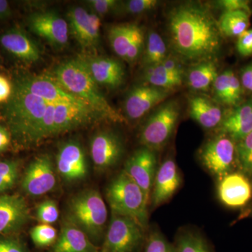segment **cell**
I'll return each instance as SVG.
<instances>
[{"label":"cell","mask_w":252,"mask_h":252,"mask_svg":"<svg viewBox=\"0 0 252 252\" xmlns=\"http://www.w3.org/2000/svg\"><path fill=\"white\" fill-rule=\"evenodd\" d=\"M28 26L33 33L41 36L55 47L62 48L69 41L67 21L53 11L32 14L28 19Z\"/></svg>","instance_id":"16"},{"label":"cell","mask_w":252,"mask_h":252,"mask_svg":"<svg viewBox=\"0 0 252 252\" xmlns=\"http://www.w3.org/2000/svg\"><path fill=\"white\" fill-rule=\"evenodd\" d=\"M235 142L229 136L220 133L207 141L200 149V161L219 180L233 170L237 157Z\"/></svg>","instance_id":"8"},{"label":"cell","mask_w":252,"mask_h":252,"mask_svg":"<svg viewBox=\"0 0 252 252\" xmlns=\"http://www.w3.org/2000/svg\"><path fill=\"white\" fill-rule=\"evenodd\" d=\"M13 92V84L11 81L0 75V104H4L9 100Z\"/></svg>","instance_id":"44"},{"label":"cell","mask_w":252,"mask_h":252,"mask_svg":"<svg viewBox=\"0 0 252 252\" xmlns=\"http://www.w3.org/2000/svg\"><path fill=\"white\" fill-rule=\"evenodd\" d=\"M67 19L69 31L81 47L86 51L95 49L99 40V16L81 6H74L68 11Z\"/></svg>","instance_id":"11"},{"label":"cell","mask_w":252,"mask_h":252,"mask_svg":"<svg viewBox=\"0 0 252 252\" xmlns=\"http://www.w3.org/2000/svg\"><path fill=\"white\" fill-rule=\"evenodd\" d=\"M106 198L112 213L131 217L147 229L149 200L142 189L124 170L107 186Z\"/></svg>","instance_id":"5"},{"label":"cell","mask_w":252,"mask_h":252,"mask_svg":"<svg viewBox=\"0 0 252 252\" xmlns=\"http://www.w3.org/2000/svg\"><path fill=\"white\" fill-rule=\"evenodd\" d=\"M31 236L36 246L45 248L56 243L58 238L57 230L51 225L41 223L31 230Z\"/></svg>","instance_id":"35"},{"label":"cell","mask_w":252,"mask_h":252,"mask_svg":"<svg viewBox=\"0 0 252 252\" xmlns=\"http://www.w3.org/2000/svg\"><path fill=\"white\" fill-rule=\"evenodd\" d=\"M180 114V106L174 100L158 107L141 130L140 142L142 147L154 152L163 148L173 135Z\"/></svg>","instance_id":"7"},{"label":"cell","mask_w":252,"mask_h":252,"mask_svg":"<svg viewBox=\"0 0 252 252\" xmlns=\"http://www.w3.org/2000/svg\"><path fill=\"white\" fill-rule=\"evenodd\" d=\"M144 44L143 31L138 26L135 24L125 61L130 63L137 61L143 51Z\"/></svg>","instance_id":"38"},{"label":"cell","mask_w":252,"mask_h":252,"mask_svg":"<svg viewBox=\"0 0 252 252\" xmlns=\"http://www.w3.org/2000/svg\"><path fill=\"white\" fill-rule=\"evenodd\" d=\"M144 77L149 85L169 91L182 85L183 73L171 72L158 64L146 67Z\"/></svg>","instance_id":"27"},{"label":"cell","mask_w":252,"mask_h":252,"mask_svg":"<svg viewBox=\"0 0 252 252\" xmlns=\"http://www.w3.org/2000/svg\"><path fill=\"white\" fill-rule=\"evenodd\" d=\"M54 78L67 92L89 104L104 120L114 123L127 121L109 104L79 57L60 64L55 70Z\"/></svg>","instance_id":"3"},{"label":"cell","mask_w":252,"mask_h":252,"mask_svg":"<svg viewBox=\"0 0 252 252\" xmlns=\"http://www.w3.org/2000/svg\"><path fill=\"white\" fill-rule=\"evenodd\" d=\"M50 104L14 81L12 94L4 104L1 116L16 146L26 148L34 145L36 132Z\"/></svg>","instance_id":"2"},{"label":"cell","mask_w":252,"mask_h":252,"mask_svg":"<svg viewBox=\"0 0 252 252\" xmlns=\"http://www.w3.org/2000/svg\"><path fill=\"white\" fill-rule=\"evenodd\" d=\"M36 217L39 221L44 224H52L59 218V210L54 200H47L41 202L36 209Z\"/></svg>","instance_id":"37"},{"label":"cell","mask_w":252,"mask_h":252,"mask_svg":"<svg viewBox=\"0 0 252 252\" xmlns=\"http://www.w3.org/2000/svg\"><path fill=\"white\" fill-rule=\"evenodd\" d=\"M236 48L239 54L241 56H252V29L247 30L238 36Z\"/></svg>","instance_id":"42"},{"label":"cell","mask_w":252,"mask_h":252,"mask_svg":"<svg viewBox=\"0 0 252 252\" xmlns=\"http://www.w3.org/2000/svg\"><path fill=\"white\" fill-rule=\"evenodd\" d=\"M168 29L172 47L187 61H210L220 52L222 41L218 22L203 5L189 3L173 8Z\"/></svg>","instance_id":"1"},{"label":"cell","mask_w":252,"mask_h":252,"mask_svg":"<svg viewBox=\"0 0 252 252\" xmlns=\"http://www.w3.org/2000/svg\"><path fill=\"white\" fill-rule=\"evenodd\" d=\"M158 167L155 152L144 147L129 157L124 167V171L142 189L149 203Z\"/></svg>","instance_id":"14"},{"label":"cell","mask_w":252,"mask_h":252,"mask_svg":"<svg viewBox=\"0 0 252 252\" xmlns=\"http://www.w3.org/2000/svg\"><path fill=\"white\" fill-rule=\"evenodd\" d=\"M99 250L82 231L64 220L53 252H99Z\"/></svg>","instance_id":"24"},{"label":"cell","mask_w":252,"mask_h":252,"mask_svg":"<svg viewBox=\"0 0 252 252\" xmlns=\"http://www.w3.org/2000/svg\"><path fill=\"white\" fill-rule=\"evenodd\" d=\"M79 58L97 85L117 89L124 84L125 69L122 63L117 60L94 55H83Z\"/></svg>","instance_id":"18"},{"label":"cell","mask_w":252,"mask_h":252,"mask_svg":"<svg viewBox=\"0 0 252 252\" xmlns=\"http://www.w3.org/2000/svg\"><path fill=\"white\" fill-rule=\"evenodd\" d=\"M143 252H176V250L175 245L157 228L152 230L146 238Z\"/></svg>","instance_id":"36"},{"label":"cell","mask_w":252,"mask_h":252,"mask_svg":"<svg viewBox=\"0 0 252 252\" xmlns=\"http://www.w3.org/2000/svg\"><path fill=\"white\" fill-rule=\"evenodd\" d=\"M237 160L243 171L252 177V132L236 145Z\"/></svg>","instance_id":"34"},{"label":"cell","mask_w":252,"mask_h":252,"mask_svg":"<svg viewBox=\"0 0 252 252\" xmlns=\"http://www.w3.org/2000/svg\"><path fill=\"white\" fill-rule=\"evenodd\" d=\"M167 46L161 36L154 31L149 32L143 57L146 67L156 65L167 59Z\"/></svg>","instance_id":"32"},{"label":"cell","mask_w":252,"mask_h":252,"mask_svg":"<svg viewBox=\"0 0 252 252\" xmlns=\"http://www.w3.org/2000/svg\"><path fill=\"white\" fill-rule=\"evenodd\" d=\"M124 152L122 138L114 131H100L91 140V158L99 171H107L117 165L122 160Z\"/></svg>","instance_id":"12"},{"label":"cell","mask_w":252,"mask_h":252,"mask_svg":"<svg viewBox=\"0 0 252 252\" xmlns=\"http://www.w3.org/2000/svg\"><path fill=\"white\" fill-rule=\"evenodd\" d=\"M0 44L9 54L26 63H35L41 58L39 46L19 28H13L0 36Z\"/></svg>","instance_id":"22"},{"label":"cell","mask_w":252,"mask_h":252,"mask_svg":"<svg viewBox=\"0 0 252 252\" xmlns=\"http://www.w3.org/2000/svg\"><path fill=\"white\" fill-rule=\"evenodd\" d=\"M169 91L151 85L135 86L129 92L125 101L126 116L131 120L143 117L154 107L163 102Z\"/></svg>","instance_id":"20"},{"label":"cell","mask_w":252,"mask_h":252,"mask_svg":"<svg viewBox=\"0 0 252 252\" xmlns=\"http://www.w3.org/2000/svg\"><path fill=\"white\" fill-rule=\"evenodd\" d=\"M104 120L85 102L56 104L50 137Z\"/></svg>","instance_id":"9"},{"label":"cell","mask_w":252,"mask_h":252,"mask_svg":"<svg viewBox=\"0 0 252 252\" xmlns=\"http://www.w3.org/2000/svg\"><path fill=\"white\" fill-rule=\"evenodd\" d=\"M31 211L26 200L19 195H0V235L16 233L30 220Z\"/></svg>","instance_id":"19"},{"label":"cell","mask_w":252,"mask_h":252,"mask_svg":"<svg viewBox=\"0 0 252 252\" xmlns=\"http://www.w3.org/2000/svg\"><path fill=\"white\" fill-rule=\"evenodd\" d=\"M88 5L97 16H103L120 8L121 1L116 0H89Z\"/></svg>","instance_id":"40"},{"label":"cell","mask_w":252,"mask_h":252,"mask_svg":"<svg viewBox=\"0 0 252 252\" xmlns=\"http://www.w3.org/2000/svg\"><path fill=\"white\" fill-rule=\"evenodd\" d=\"M107 217V206L100 193L86 189L69 199L64 220L82 230L94 243L104 239Z\"/></svg>","instance_id":"4"},{"label":"cell","mask_w":252,"mask_h":252,"mask_svg":"<svg viewBox=\"0 0 252 252\" xmlns=\"http://www.w3.org/2000/svg\"><path fill=\"white\" fill-rule=\"evenodd\" d=\"M11 15V8L9 2L5 0H0V19L9 17Z\"/></svg>","instance_id":"47"},{"label":"cell","mask_w":252,"mask_h":252,"mask_svg":"<svg viewBox=\"0 0 252 252\" xmlns=\"http://www.w3.org/2000/svg\"><path fill=\"white\" fill-rule=\"evenodd\" d=\"M56 167L64 182L74 183L84 180L89 173L85 151L77 140L61 144L56 157Z\"/></svg>","instance_id":"13"},{"label":"cell","mask_w":252,"mask_h":252,"mask_svg":"<svg viewBox=\"0 0 252 252\" xmlns=\"http://www.w3.org/2000/svg\"><path fill=\"white\" fill-rule=\"evenodd\" d=\"M174 245L176 252H212L203 235L190 228L180 230Z\"/></svg>","instance_id":"30"},{"label":"cell","mask_w":252,"mask_h":252,"mask_svg":"<svg viewBox=\"0 0 252 252\" xmlns=\"http://www.w3.org/2000/svg\"><path fill=\"white\" fill-rule=\"evenodd\" d=\"M218 24L220 32L223 35L238 37L250 27V14L243 11L223 12Z\"/></svg>","instance_id":"29"},{"label":"cell","mask_w":252,"mask_h":252,"mask_svg":"<svg viewBox=\"0 0 252 252\" xmlns=\"http://www.w3.org/2000/svg\"><path fill=\"white\" fill-rule=\"evenodd\" d=\"M135 24H120L112 26L109 31V41L113 51L126 60Z\"/></svg>","instance_id":"31"},{"label":"cell","mask_w":252,"mask_h":252,"mask_svg":"<svg viewBox=\"0 0 252 252\" xmlns=\"http://www.w3.org/2000/svg\"><path fill=\"white\" fill-rule=\"evenodd\" d=\"M216 4L224 12L228 11H243L250 14V3L245 0H220L217 1Z\"/></svg>","instance_id":"41"},{"label":"cell","mask_w":252,"mask_h":252,"mask_svg":"<svg viewBox=\"0 0 252 252\" xmlns=\"http://www.w3.org/2000/svg\"><path fill=\"white\" fill-rule=\"evenodd\" d=\"M189 109L190 117L205 129L215 128L223 121L220 107L202 96L190 97Z\"/></svg>","instance_id":"25"},{"label":"cell","mask_w":252,"mask_h":252,"mask_svg":"<svg viewBox=\"0 0 252 252\" xmlns=\"http://www.w3.org/2000/svg\"><path fill=\"white\" fill-rule=\"evenodd\" d=\"M145 228L131 217L112 213L102 252H138L145 243Z\"/></svg>","instance_id":"6"},{"label":"cell","mask_w":252,"mask_h":252,"mask_svg":"<svg viewBox=\"0 0 252 252\" xmlns=\"http://www.w3.org/2000/svg\"><path fill=\"white\" fill-rule=\"evenodd\" d=\"M252 132V100L233 111L220 123V133L229 136L235 142L243 140Z\"/></svg>","instance_id":"23"},{"label":"cell","mask_w":252,"mask_h":252,"mask_svg":"<svg viewBox=\"0 0 252 252\" xmlns=\"http://www.w3.org/2000/svg\"><path fill=\"white\" fill-rule=\"evenodd\" d=\"M182 177L173 158L165 159L158 167L150 196L153 208L167 203L175 195L182 185Z\"/></svg>","instance_id":"17"},{"label":"cell","mask_w":252,"mask_h":252,"mask_svg":"<svg viewBox=\"0 0 252 252\" xmlns=\"http://www.w3.org/2000/svg\"><path fill=\"white\" fill-rule=\"evenodd\" d=\"M99 252H101L100 250H99Z\"/></svg>","instance_id":"48"},{"label":"cell","mask_w":252,"mask_h":252,"mask_svg":"<svg viewBox=\"0 0 252 252\" xmlns=\"http://www.w3.org/2000/svg\"><path fill=\"white\" fill-rule=\"evenodd\" d=\"M20 162L16 160L0 161V195L11 190L19 177Z\"/></svg>","instance_id":"33"},{"label":"cell","mask_w":252,"mask_h":252,"mask_svg":"<svg viewBox=\"0 0 252 252\" xmlns=\"http://www.w3.org/2000/svg\"><path fill=\"white\" fill-rule=\"evenodd\" d=\"M0 252H28L26 247L18 239L0 238Z\"/></svg>","instance_id":"43"},{"label":"cell","mask_w":252,"mask_h":252,"mask_svg":"<svg viewBox=\"0 0 252 252\" xmlns=\"http://www.w3.org/2000/svg\"><path fill=\"white\" fill-rule=\"evenodd\" d=\"M57 184L52 158L48 154L36 157L23 175L21 188L32 197L41 196L54 190Z\"/></svg>","instance_id":"10"},{"label":"cell","mask_w":252,"mask_h":252,"mask_svg":"<svg viewBox=\"0 0 252 252\" xmlns=\"http://www.w3.org/2000/svg\"><path fill=\"white\" fill-rule=\"evenodd\" d=\"M218 75L216 64L213 61L200 62L189 72V87L195 91H206Z\"/></svg>","instance_id":"28"},{"label":"cell","mask_w":252,"mask_h":252,"mask_svg":"<svg viewBox=\"0 0 252 252\" xmlns=\"http://www.w3.org/2000/svg\"><path fill=\"white\" fill-rule=\"evenodd\" d=\"M159 4L157 0H130L121 2L119 9L130 14H141L155 9Z\"/></svg>","instance_id":"39"},{"label":"cell","mask_w":252,"mask_h":252,"mask_svg":"<svg viewBox=\"0 0 252 252\" xmlns=\"http://www.w3.org/2000/svg\"><path fill=\"white\" fill-rule=\"evenodd\" d=\"M217 190L220 201L231 208L245 206L252 198V183L240 172H230L222 177Z\"/></svg>","instance_id":"21"},{"label":"cell","mask_w":252,"mask_h":252,"mask_svg":"<svg viewBox=\"0 0 252 252\" xmlns=\"http://www.w3.org/2000/svg\"><path fill=\"white\" fill-rule=\"evenodd\" d=\"M213 88L216 98L222 104L235 106L241 100V83L230 69L217 76Z\"/></svg>","instance_id":"26"},{"label":"cell","mask_w":252,"mask_h":252,"mask_svg":"<svg viewBox=\"0 0 252 252\" xmlns=\"http://www.w3.org/2000/svg\"><path fill=\"white\" fill-rule=\"evenodd\" d=\"M11 140L12 138L9 129L6 126L0 124V153L7 150Z\"/></svg>","instance_id":"45"},{"label":"cell","mask_w":252,"mask_h":252,"mask_svg":"<svg viewBox=\"0 0 252 252\" xmlns=\"http://www.w3.org/2000/svg\"><path fill=\"white\" fill-rule=\"evenodd\" d=\"M16 81L31 94L49 103L85 102L67 92L55 78L44 75H24L18 77Z\"/></svg>","instance_id":"15"},{"label":"cell","mask_w":252,"mask_h":252,"mask_svg":"<svg viewBox=\"0 0 252 252\" xmlns=\"http://www.w3.org/2000/svg\"><path fill=\"white\" fill-rule=\"evenodd\" d=\"M240 78V83L243 87L247 90L252 91V63L243 68Z\"/></svg>","instance_id":"46"}]
</instances>
